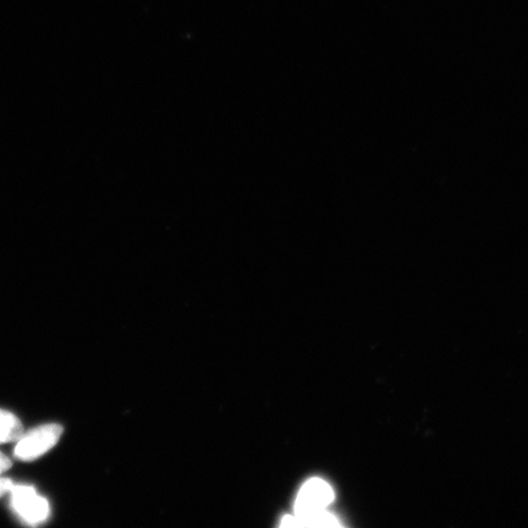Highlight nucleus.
<instances>
[{"label": "nucleus", "mask_w": 528, "mask_h": 528, "mask_svg": "<svg viewBox=\"0 0 528 528\" xmlns=\"http://www.w3.org/2000/svg\"><path fill=\"white\" fill-rule=\"evenodd\" d=\"M11 504L21 517L30 525L42 524L49 515V504L29 486L11 488Z\"/></svg>", "instance_id": "nucleus-3"}, {"label": "nucleus", "mask_w": 528, "mask_h": 528, "mask_svg": "<svg viewBox=\"0 0 528 528\" xmlns=\"http://www.w3.org/2000/svg\"><path fill=\"white\" fill-rule=\"evenodd\" d=\"M11 467V461L7 456H5L3 453H0V475H2L3 472L9 470Z\"/></svg>", "instance_id": "nucleus-6"}, {"label": "nucleus", "mask_w": 528, "mask_h": 528, "mask_svg": "<svg viewBox=\"0 0 528 528\" xmlns=\"http://www.w3.org/2000/svg\"><path fill=\"white\" fill-rule=\"evenodd\" d=\"M63 427L59 425H44L22 436L16 445L14 455L21 461H32L40 458L59 442Z\"/></svg>", "instance_id": "nucleus-1"}, {"label": "nucleus", "mask_w": 528, "mask_h": 528, "mask_svg": "<svg viewBox=\"0 0 528 528\" xmlns=\"http://www.w3.org/2000/svg\"><path fill=\"white\" fill-rule=\"evenodd\" d=\"M24 436V427L18 417L0 410V444L15 442Z\"/></svg>", "instance_id": "nucleus-4"}, {"label": "nucleus", "mask_w": 528, "mask_h": 528, "mask_svg": "<svg viewBox=\"0 0 528 528\" xmlns=\"http://www.w3.org/2000/svg\"><path fill=\"white\" fill-rule=\"evenodd\" d=\"M13 487V482L7 480V478H0V497H3L5 493L11 492Z\"/></svg>", "instance_id": "nucleus-5"}, {"label": "nucleus", "mask_w": 528, "mask_h": 528, "mask_svg": "<svg viewBox=\"0 0 528 528\" xmlns=\"http://www.w3.org/2000/svg\"><path fill=\"white\" fill-rule=\"evenodd\" d=\"M334 492L327 482L313 478L307 481L301 488L295 502V516L297 519H307V517L326 511L333 503Z\"/></svg>", "instance_id": "nucleus-2"}]
</instances>
